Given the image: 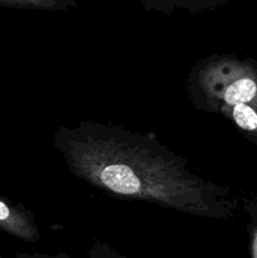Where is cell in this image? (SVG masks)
Returning <instances> with one entry per match:
<instances>
[{
	"label": "cell",
	"mask_w": 257,
	"mask_h": 258,
	"mask_svg": "<svg viewBox=\"0 0 257 258\" xmlns=\"http://www.w3.org/2000/svg\"><path fill=\"white\" fill-rule=\"evenodd\" d=\"M53 145L71 173L116 197L202 218L231 214L228 189L194 174L184 159L153 135L81 121L57 128Z\"/></svg>",
	"instance_id": "cell-1"
},
{
	"label": "cell",
	"mask_w": 257,
	"mask_h": 258,
	"mask_svg": "<svg viewBox=\"0 0 257 258\" xmlns=\"http://www.w3.org/2000/svg\"><path fill=\"white\" fill-rule=\"evenodd\" d=\"M191 92L197 105L211 111L236 105L257 108V73L237 59L212 58L191 75Z\"/></svg>",
	"instance_id": "cell-2"
},
{
	"label": "cell",
	"mask_w": 257,
	"mask_h": 258,
	"mask_svg": "<svg viewBox=\"0 0 257 258\" xmlns=\"http://www.w3.org/2000/svg\"><path fill=\"white\" fill-rule=\"evenodd\" d=\"M0 229L25 242L40 238L34 217L22 206H14L0 199Z\"/></svg>",
	"instance_id": "cell-3"
},
{
	"label": "cell",
	"mask_w": 257,
	"mask_h": 258,
	"mask_svg": "<svg viewBox=\"0 0 257 258\" xmlns=\"http://www.w3.org/2000/svg\"><path fill=\"white\" fill-rule=\"evenodd\" d=\"M219 112L231 118L241 130L257 135V108L247 105H236L223 108Z\"/></svg>",
	"instance_id": "cell-4"
},
{
	"label": "cell",
	"mask_w": 257,
	"mask_h": 258,
	"mask_svg": "<svg viewBox=\"0 0 257 258\" xmlns=\"http://www.w3.org/2000/svg\"><path fill=\"white\" fill-rule=\"evenodd\" d=\"M252 252H253V258H257V228L253 231V237H252Z\"/></svg>",
	"instance_id": "cell-5"
},
{
	"label": "cell",
	"mask_w": 257,
	"mask_h": 258,
	"mask_svg": "<svg viewBox=\"0 0 257 258\" xmlns=\"http://www.w3.org/2000/svg\"><path fill=\"white\" fill-rule=\"evenodd\" d=\"M20 258H33V257H28V256H23V257H20ZM35 258H40V257H35ZM45 258H50V257H45Z\"/></svg>",
	"instance_id": "cell-6"
}]
</instances>
